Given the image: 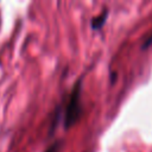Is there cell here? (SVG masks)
I'll list each match as a JSON object with an SVG mask.
<instances>
[{"label":"cell","mask_w":152,"mask_h":152,"mask_svg":"<svg viewBox=\"0 0 152 152\" xmlns=\"http://www.w3.org/2000/svg\"><path fill=\"white\" fill-rule=\"evenodd\" d=\"M82 82L83 77L81 76L78 80L75 81L71 91L66 99L64 113H63V127L64 129L71 128L82 116L83 114V104L81 101V93H82Z\"/></svg>","instance_id":"1"},{"label":"cell","mask_w":152,"mask_h":152,"mask_svg":"<svg viewBox=\"0 0 152 152\" xmlns=\"http://www.w3.org/2000/svg\"><path fill=\"white\" fill-rule=\"evenodd\" d=\"M108 14H109V11H108L107 8H103V11H102L99 15H96V17H94V18L91 19V21H90V27H91L94 31L101 30L102 26H103V25L106 24V21H107Z\"/></svg>","instance_id":"2"},{"label":"cell","mask_w":152,"mask_h":152,"mask_svg":"<svg viewBox=\"0 0 152 152\" xmlns=\"http://www.w3.org/2000/svg\"><path fill=\"white\" fill-rule=\"evenodd\" d=\"M63 145H64V139H58L55 142H52L44 152H61Z\"/></svg>","instance_id":"3"},{"label":"cell","mask_w":152,"mask_h":152,"mask_svg":"<svg viewBox=\"0 0 152 152\" xmlns=\"http://www.w3.org/2000/svg\"><path fill=\"white\" fill-rule=\"evenodd\" d=\"M151 45H152V33L145 39V42H144L142 45H141V49H142V50H146V49H147L148 46H151Z\"/></svg>","instance_id":"4"},{"label":"cell","mask_w":152,"mask_h":152,"mask_svg":"<svg viewBox=\"0 0 152 152\" xmlns=\"http://www.w3.org/2000/svg\"><path fill=\"white\" fill-rule=\"evenodd\" d=\"M110 78H112V81H110V82H112V83H114V82H115V80H116V72H112V74H110Z\"/></svg>","instance_id":"5"}]
</instances>
